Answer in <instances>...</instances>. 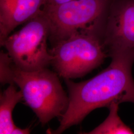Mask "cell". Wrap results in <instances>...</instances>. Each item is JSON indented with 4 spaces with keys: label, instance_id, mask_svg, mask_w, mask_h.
Listing matches in <instances>:
<instances>
[{
    "label": "cell",
    "instance_id": "277c9868",
    "mask_svg": "<svg viewBox=\"0 0 134 134\" xmlns=\"http://www.w3.org/2000/svg\"><path fill=\"white\" fill-rule=\"evenodd\" d=\"M110 0H71L44 7L50 26L52 45L77 32L92 30L101 34Z\"/></svg>",
    "mask_w": 134,
    "mask_h": 134
},
{
    "label": "cell",
    "instance_id": "7c38bea8",
    "mask_svg": "<svg viewBox=\"0 0 134 134\" xmlns=\"http://www.w3.org/2000/svg\"><path fill=\"white\" fill-rule=\"evenodd\" d=\"M30 133V128H26L24 129L16 127L15 129L13 134H29Z\"/></svg>",
    "mask_w": 134,
    "mask_h": 134
},
{
    "label": "cell",
    "instance_id": "7a4b0ae2",
    "mask_svg": "<svg viewBox=\"0 0 134 134\" xmlns=\"http://www.w3.org/2000/svg\"><path fill=\"white\" fill-rule=\"evenodd\" d=\"M59 76L47 68L24 71L14 65V83L21 91L24 100L33 110L42 125L67 110L69 96L64 90Z\"/></svg>",
    "mask_w": 134,
    "mask_h": 134
},
{
    "label": "cell",
    "instance_id": "52a82bcc",
    "mask_svg": "<svg viewBox=\"0 0 134 134\" xmlns=\"http://www.w3.org/2000/svg\"><path fill=\"white\" fill-rule=\"evenodd\" d=\"M47 0H0V43L21 24L40 14Z\"/></svg>",
    "mask_w": 134,
    "mask_h": 134
},
{
    "label": "cell",
    "instance_id": "5b68a950",
    "mask_svg": "<svg viewBox=\"0 0 134 134\" xmlns=\"http://www.w3.org/2000/svg\"><path fill=\"white\" fill-rule=\"evenodd\" d=\"M49 34L48 19L42 10L0 44L17 68L24 71H37L51 64V56L47 45Z\"/></svg>",
    "mask_w": 134,
    "mask_h": 134
},
{
    "label": "cell",
    "instance_id": "30bf717a",
    "mask_svg": "<svg viewBox=\"0 0 134 134\" xmlns=\"http://www.w3.org/2000/svg\"><path fill=\"white\" fill-rule=\"evenodd\" d=\"M14 64L7 52L0 53V81L1 84L14 83Z\"/></svg>",
    "mask_w": 134,
    "mask_h": 134
},
{
    "label": "cell",
    "instance_id": "ba28073f",
    "mask_svg": "<svg viewBox=\"0 0 134 134\" xmlns=\"http://www.w3.org/2000/svg\"><path fill=\"white\" fill-rule=\"evenodd\" d=\"M24 100L21 91L14 83L10 84L0 96V134H13L17 126L12 118L16 105Z\"/></svg>",
    "mask_w": 134,
    "mask_h": 134
},
{
    "label": "cell",
    "instance_id": "8992f818",
    "mask_svg": "<svg viewBox=\"0 0 134 134\" xmlns=\"http://www.w3.org/2000/svg\"><path fill=\"white\" fill-rule=\"evenodd\" d=\"M108 56L134 57V0H110L101 29Z\"/></svg>",
    "mask_w": 134,
    "mask_h": 134
},
{
    "label": "cell",
    "instance_id": "9c48e42d",
    "mask_svg": "<svg viewBox=\"0 0 134 134\" xmlns=\"http://www.w3.org/2000/svg\"><path fill=\"white\" fill-rule=\"evenodd\" d=\"M119 105L117 102L112 103L108 107L109 113L105 120L95 129L85 134H134V131L121 119L118 114Z\"/></svg>",
    "mask_w": 134,
    "mask_h": 134
},
{
    "label": "cell",
    "instance_id": "8fae6325",
    "mask_svg": "<svg viewBox=\"0 0 134 134\" xmlns=\"http://www.w3.org/2000/svg\"><path fill=\"white\" fill-rule=\"evenodd\" d=\"M71 0H47L46 3L44 7H52L61 5Z\"/></svg>",
    "mask_w": 134,
    "mask_h": 134
},
{
    "label": "cell",
    "instance_id": "6da1fadb",
    "mask_svg": "<svg viewBox=\"0 0 134 134\" xmlns=\"http://www.w3.org/2000/svg\"><path fill=\"white\" fill-rule=\"evenodd\" d=\"M108 67L85 81L75 82L64 79L69 103L60 118V125L52 133L61 134L79 124L93 110L108 107L113 102L134 103V81L132 68L134 57L128 55L111 57Z\"/></svg>",
    "mask_w": 134,
    "mask_h": 134
},
{
    "label": "cell",
    "instance_id": "3957f363",
    "mask_svg": "<svg viewBox=\"0 0 134 134\" xmlns=\"http://www.w3.org/2000/svg\"><path fill=\"white\" fill-rule=\"evenodd\" d=\"M51 64L64 79L82 77L101 65L108 55L100 35L87 30L77 32L49 49Z\"/></svg>",
    "mask_w": 134,
    "mask_h": 134
}]
</instances>
